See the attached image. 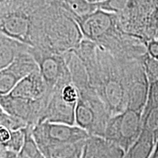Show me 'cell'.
<instances>
[{
    "mask_svg": "<svg viewBox=\"0 0 158 158\" xmlns=\"http://www.w3.org/2000/svg\"><path fill=\"white\" fill-rule=\"evenodd\" d=\"M83 39L78 23L58 0H45L39 6L34 47L64 54L76 48Z\"/></svg>",
    "mask_w": 158,
    "mask_h": 158,
    "instance_id": "6da1fadb",
    "label": "cell"
},
{
    "mask_svg": "<svg viewBox=\"0 0 158 158\" xmlns=\"http://www.w3.org/2000/svg\"><path fill=\"white\" fill-rule=\"evenodd\" d=\"M49 98L44 81L37 70L23 78L9 93L0 95V105L6 113L32 126L40 121Z\"/></svg>",
    "mask_w": 158,
    "mask_h": 158,
    "instance_id": "7a4b0ae2",
    "label": "cell"
},
{
    "mask_svg": "<svg viewBox=\"0 0 158 158\" xmlns=\"http://www.w3.org/2000/svg\"><path fill=\"white\" fill-rule=\"evenodd\" d=\"M89 81L110 115L121 113L127 108V92L121 68L115 58L106 49L98 45V67Z\"/></svg>",
    "mask_w": 158,
    "mask_h": 158,
    "instance_id": "3957f363",
    "label": "cell"
},
{
    "mask_svg": "<svg viewBox=\"0 0 158 158\" xmlns=\"http://www.w3.org/2000/svg\"><path fill=\"white\" fill-rule=\"evenodd\" d=\"M74 19L84 39L94 43L110 54L119 48L126 35L116 13L97 9Z\"/></svg>",
    "mask_w": 158,
    "mask_h": 158,
    "instance_id": "277c9868",
    "label": "cell"
},
{
    "mask_svg": "<svg viewBox=\"0 0 158 158\" xmlns=\"http://www.w3.org/2000/svg\"><path fill=\"white\" fill-rule=\"evenodd\" d=\"M43 1L13 0L0 10V33L28 46H34L35 12Z\"/></svg>",
    "mask_w": 158,
    "mask_h": 158,
    "instance_id": "5b68a950",
    "label": "cell"
},
{
    "mask_svg": "<svg viewBox=\"0 0 158 158\" xmlns=\"http://www.w3.org/2000/svg\"><path fill=\"white\" fill-rule=\"evenodd\" d=\"M157 0H129L118 17L123 30L145 42L156 38L158 29Z\"/></svg>",
    "mask_w": 158,
    "mask_h": 158,
    "instance_id": "8992f818",
    "label": "cell"
},
{
    "mask_svg": "<svg viewBox=\"0 0 158 158\" xmlns=\"http://www.w3.org/2000/svg\"><path fill=\"white\" fill-rule=\"evenodd\" d=\"M78 99V90L72 81L69 71L55 86L38 122H49L75 125Z\"/></svg>",
    "mask_w": 158,
    "mask_h": 158,
    "instance_id": "52a82bcc",
    "label": "cell"
},
{
    "mask_svg": "<svg viewBox=\"0 0 158 158\" xmlns=\"http://www.w3.org/2000/svg\"><path fill=\"white\" fill-rule=\"evenodd\" d=\"M77 90L78 99L76 108V125L90 135L104 137L111 115L92 86Z\"/></svg>",
    "mask_w": 158,
    "mask_h": 158,
    "instance_id": "ba28073f",
    "label": "cell"
},
{
    "mask_svg": "<svg viewBox=\"0 0 158 158\" xmlns=\"http://www.w3.org/2000/svg\"><path fill=\"white\" fill-rule=\"evenodd\" d=\"M121 68L127 92V108L142 113L147 102L149 81L141 59H116Z\"/></svg>",
    "mask_w": 158,
    "mask_h": 158,
    "instance_id": "9c48e42d",
    "label": "cell"
},
{
    "mask_svg": "<svg viewBox=\"0 0 158 158\" xmlns=\"http://www.w3.org/2000/svg\"><path fill=\"white\" fill-rule=\"evenodd\" d=\"M31 127L33 138L44 157L52 148L62 144L84 141L90 136L86 130L76 124L69 125L42 122L31 126Z\"/></svg>",
    "mask_w": 158,
    "mask_h": 158,
    "instance_id": "30bf717a",
    "label": "cell"
},
{
    "mask_svg": "<svg viewBox=\"0 0 158 158\" xmlns=\"http://www.w3.org/2000/svg\"><path fill=\"white\" fill-rule=\"evenodd\" d=\"M141 116L142 113L130 108L111 116L103 138L117 144L126 153L141 133Z\"/></svg>",
    "mask_w": 158,
    "mask_h": 158,
    "instance_id": "8fae6325",
    "label": "cell"
},
{
    "mask_svg": "<svg viewBox=\"0 0 158 158\" xmlns=\"http://www.w3.org/2000/svg\"><path fill=\"white\" fill-rule=\"evenodd\" d=\"M28 51L38 65L40 73L51 95L59 81L69 73L64 54L30 46Z\"/></svg>",
    "mask_w": 158,
    "mask_h": 158,
    "instance_id": "7c38bea8",
    "label": "cell"
},
{
    "mask_svg": "<svg viewBox=\"0 0 158 158\" xmlns=\"http://www.w3.org/2000/svg\"><path fill=\"white\" fill-rule=\"evenodd\" d=\"M37 70L38 65L28 49L20 53L11 64L0 70V95L9 93L23 78Z\"/></svg>",
    "mask_w": 158,
    "mask_h": 158,
    "instance_id": "4fadbf2b",
    "label": "cell"
},
{
    "mask_svg": "<svg viewBox=\"0 0 158 158\" xmlns=\"http://www.w3.org/2000/svg\"><path fill=\"white\" fill-rule=\"evenodd\" d=\"M125 152L103 137L90 135L85 141L81 158H124Z\"/></svg>",
    "mask_w": 158,
    "mask_h": 158,
    "instance_id": "5bb4252c",
    "label": "cell"
},
{
    "mask_svg": "<svg viewBox=\"0 0 158 158\" xmlns=\"http://www.w3.org/2000/svg\"><path fill=\"white\" fill-rule=\"evenodd\" d=\"M157 140L147 130L141 129L138 138L129 148L124 158H149Z\"/></svg>",
    "mask_w": 158,
    "mask_h": 158,
    "instance_id": "9a60e30c",
    "label": "cell"
},
{
    "mask_svg": "<svg viewBox=\"0 0 158 158\" xmlns=\"http://www.w3.org/2000/svg\"><path fill=\"white\" fill-rule=\"evenodd\" d=\"M28 48V45L0 33V70L11 64L20 53Z\"/></svg>",
    "mask_w": 158,
    "mask_h": 158,
    "instance_id": "2e32d148",
    "label": "cell"
},
{
    "mask_svg": "<svg viewBox=\"0 0 158 158\" xmlns=\"http://www.w3.org/2000/svg\"><path fill=\"white\" fill-rule=\"evenodd\" d=\"M26 128L11 131L8 141L0 143V158L17 157L24 143Z\"/></svg>",
    "mask_w": 158,
    "mask_h": 158,
    "instance_id": "e0dca14e",
    "label": "cell"
},
{
    "mask_svg": "<svg viewBox=\"0 0 158 158\" xmlns=\"http://www.w3.org/2000/svg\"><path fill=\"white\" fill-rule=\"evenodd\" d=\"M85 141L55 147L49 150L45 158H81Z\"/></svg>",
    "mask_w": 158,
    "mask_h": 158,
    "instance_id": "ac0fdd59",
    "label": "cell"
},
{
    "mask_svg": "<svg viewBox=\"0 0 158 158\" xmlns=\"http://www.w3.org/2000/svg\"><path fill=\"white\" fill-rule=\"evenodd\" d=\"M61 7L73 17H80L92 13L98 9L97 4L87 0H58Z\"/></svg>",
    "mask_w": 158,
    "mask_h": 158,
    "instance_id": "d6986e66",
    "label": "cell"
},
{
    "mask_svg": "<svg viewBox=\"0 0 158 158\" xmlns=\"http://www.w3.org/2000/svg\"><path fill=\"white\" fill-rule=\"evenodd\" d=\"M141 119L142 129L150 132L158 141V106L144 108Z\"/></svg>",
    "mask_w": 158,
    "mask_h": 158,
    "instance_id": "ffe728a7",
    "label": "cell"
},
{
    "mask_svg": "<svg viewBox=\"0 0 158 158\" xmlns=\"http://www.w3.org/2000/svg\"><path fill=\"white\" fill-rule=\"evenodd\" d=\"M0 126H3L10 131H13L23 129L29 125L19 118L15 117L5 112L0 117Z\"/></svg>",
    "mask_w": 158,
    "mask_h": 158,
    "instance_id": "44dd1931",
    "label": "cell"
},
{
    "mask_svg": "<svg viewBox=\"0 0 158 158\" xmlns=\"http://www.w3.org/2000/svg\"><path fill=\"white\" fill-rule=\"evenodd\" d=\"M128 1L129 0H104L102 2L95 3L97 4L98 9L118 14L123 10Z\"/></svg>",
    "mask_w": 158,
    "mask_h": 158,
    "instance_id": "7402d4cb",
    "label": "cell"
},
{
    "mask_svg": "<svg viewBox=\"0 0 158 158\" xmlns=\"http://www.w3.org/2000/svg\"><path fill=\"white\" fill-rule=\"evenodd\" d=\"M144 69L149 79V81L152 82L158 79V60L152 58L148 54L146 55L143 60Z\"/></svg>",
    "mask_w": 158,
    "mask_h": 158,
    "instance_id": "603a6c76",
    "label": "cell"
},
{
    "mask_svg": "<svg viewBox=\"0 0 158 158\" xmlns=\"http://www.w3.org/2000/svg\"><path fill=\"white\" fill-rule=\"evenodd\" d=\"M158 106V79L149 83V93L145 107L149 108Z\"/></svg>",
    "mask_w": 158,
    "mask_h": 158,
    "instance_id": "cb8c5ba5",
    "label": "cell"
},
{
    "mask_svg": "<svg viewBox=\"0 0 158 158\" xmlns=\"http://www.w3.org/2000/svg\"><path fill=\"white\" fill-rule=\"evenodd\" d=\"M147 54L152 58L158 60V39H153L147 43Z\"/></svg>",
    "mask_w": 158,
    "mask_h": 158,
    "instance_id": "d4e9b609",
    "label": "cell"
},
{
    "mask_svg": "<svg viewBox=\"0 0 158 158\" xmlns=\"http://www.w3.org/2000/svg\"><path fill=\"white\" fill-rule=\"evenodd\" d=\"M11 137V131L7 128L0 126V143L7 141Z\"/></svg>",
    "mask_w": 158,
    "mask_h": 158,
    "instance_id": "484cf974",
    "label": "cell"
},
{
    "mask_svg": "<svg viewBox=\"0 0 158 158\" xmlns=\"http://www.w3.org/2000/svg\"><path fill=\"white\" fill-rule=\"evenodd\" d=\"M149 158H158V141L156 143V145L155 147V149H154L152 153L150 155Z\"/></svg>",
    "mask_w": 158,
    "mask_h": 158,
    "instance_id": "4316f807",
    "label": "cell"
},
{
    "mask_svg": "<svg viewBox=\"0 0 158 158\" xmlns=\"http://www.w3.org/2000/svg\"><path fill=\"white\" fill-rule=\"evenodd\" d=\"M12 1H13V0H0V10L9 5Z\"/></svg>",
    "mask_w": 158,
    "mask_h": 158,
    "instance_id": "83f0119b",
    "label": "cell"
},
{
    "mask_svg": "<svg viewBox=\"0 0 158 158\" xmlns=\"http://www.w3.org/2000/svg\"><path fill=\"white\" fill-rule=\"evenodd\" d=\"M87 1L89 2L95 3V2H102V1H104V0H87Z\"/></svg>",
    "mask_w": 158,
    "mask_h": 158,
    "instance_id": "f1b7e54d",
    "label": "cell"
},
{
    "mask_svg": "<svg viewBox=\"0 0 158 158\" xmlns=\"http://www.w3.org/2000/svg\"><path fill=\"white\" fill-rule=\"evenodd\" d=\"M16 158H28V157H27L25 155H23V154H21V152H20V153L19 154V155L17 156Z\"/></svg>",
    "mask_w": 158,
    "mask_h": 158,
    "instance_id": "f546056e",
    "label": "cell"
},
{
    "mask_svg": "<svg viewBox=\"0 0 158 158\" xmlns=\"http://www.w3.org/2000/svg\"><path fill=\"white\" fill-rule=\"evenodd\" d=\"M5 110H3V108H2V107L1 106V105H0V117H1L2 116V114L5 113Z\"/></svg>",
    "mask_w": 158,
    "mask_h": 158,
    "instance_id": "4dcf8cb0",
    "label": "cell"
},
{
    "mask_svg": "<svg viewBox=\"0 0 158 158\" xmlns=\"http://www.w3.org/2000/svg\"><path fill=\"white\" fill-rule=\"evenodd\" d=\"M157 15H158V10H157Z\"/></svg>",
    "mask_w": 158,
    "mask_h": 158,
    "instance_id": "1f68e13d",
    "label": "cell"
}]
</instances>
